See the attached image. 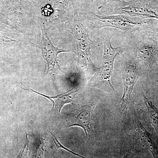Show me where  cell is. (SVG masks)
<instances>
[{"instance_id": "obj_1", "label": "cell", "mask_w": 158, "mask_h": 158, "mask_svg": "<svg viewBox=\"0 0 158 158\" xmlns=\"http://www.w3.org/2000/svg\"><path fill=\"white\" fill-rule=\"evenodd\" d=\"M103 47L102 64L91 79L92 86L105 92L112 94L116 90L111 83V76L115 59L121 52L122 49L120 47H113L109 37L104 38Z\"/></svg>"}, {"instance_id": "obj_2", "label": "cell", "mask_w": 158, "mask_h": 158, "mask_svg": "<svg viewBox=\"0 0 158 158\" xmlns=\"http://www.w3.org/2000/svg\"><path fill=\"white\" fill-rule=\"evenodd\" d=\"M73 32L77 42L78 61L80 63L90 67L96 73L99 69L94 64L91 59V45L94 41L90 39L88 31L82 23L76 21L73 23Z\"/></svg>"}, {"instance_id": "obj_3", "label": "cell", "mask_w": 158, "mask_h": 158, "mask_svg": "<svg viewBox=\"0 0 158 158\" xmlns=\"http://www.w3.org/2000/svg\"><path fill=\"white\" fill-rule=\"evenodd\" d=\"M117 3L115 11L116 13L144 18L158 20V14L151 8L144 0H132L123 2L115 0Z\"/></svg>"}, {"instance_id": "obj_4", "label": "cell", "mask_w": 158, "mask_h": 158, "mask_svg": "<svg viewBox=\"0 0 158 158\" xmlns=\"http://www.w3.org/2000/svg\"><path fill=\"white\" fill-rule=\"evenodd\" d=\"M41 30L42 37L41 42L40 44V47L43 57L46 62V73H48L50 72L56 71V69L61 70L58 62V55L61 53L73 52V51L70 50L62 49L55 46L49 37L44 24L43 25Z\"/></svg>"}, {"instance_id": "obj_5", "label": "cell", "mask_w": 158, "mask_h": 158, "mask_svg": "<svg viewBox=\"0 0 158 158\" xmlns=\"http://www.w3.org/2000/svg\"><path fill=\"white\" fill-rule=\"evenodd\" d=\"M138 78L137 65L134 62H128L125 66L123 74L124 89L120 100V107L123 113L127 110L131 94Z\"/></svg>"}, {"instance_id": "obj_6", "label": "cell", "mask_w": 158, "mask_h": 158, "mask_svg": "<svg viewBox=\"0 0 158 158\" xmlns=\"http://www.w3.org/2000/svg\"><path fill=\"white\" fill-rule=\"evenodd\" d=\"M94 15V19L100 23V27L115 28L123 31H131L141 26L143 23L135 21L120 15Z\"/></svg>"}, {"instance_id": "obj_7", "label": "cell", "mask_w": 158, "mask_h": 158, "mask_svg": "<svg viewBox=\"0 0 158 158\" xmlns=\"http://www.w3.org/2000/svg\"><path fill=\"white\" fill-rule=\"evenodd\" d=\"M96 104L86 105L80 108L71 118L68 127L77 126L81 127L85 131L87 138L94 135L92 119L94 110Z\"/></svg>"}, {"instance_id": "obj_8", "label": "cell", "mask_w": 158, "mask_h": 158, "mask_svg": "<svg viewBox=\"0 0 158 158\" xmlns=\"http://www.w3.org/2000/svg\"><path fill=\"white\" fill-rule=\"evenodd\" d=\"M136 125L137 135L141 144L151 152L153 158H158V138L148 131L140 120L136 121Z\"/></svg>"}, {"instance_id": "obj_9", "label": "cell", "mask_w": 158, "mask_h": 158, "mask_svg": "<svg viewBox=\"0 0 158 158\" xmlns=\"http://www.w3.org/2000/svg\"><path fill=\"white\" fill-rule=\"evenodd\" d=\"M22 85H23V88H23L24 90L32 91L34 93H37V94H39L40 95L50 100L53 103V107L52 108V112H57L59 113V115H60V112L64 105L67 104H73V100L75 98V95H76L77 92V89L72 88L67 91V92L61 94L57 96H49L37 92L33 89L25 86L22 84Z\"/></svg>"}, {"instance_id": "obj_10", "label": "cell", "mask_w": 158, "mask_h": 158, "mask_svg": "<svg viewBox=\"0 0 158 158\" xmlns=\"http://www.w3.org/2000/svg\"><path fill=\"white\" fill-rule=\"evenodd\" d=\"M156 52L155 48L150 44H143L137 49L138 59L147 65H152L154 62Z\"/></svg>"}, {"instance_id": "obj_11", "label": "cell", "mask_w": 158, "mask_h": 158, "mask_svg": "<svg viewBox=\"0 0 158 158\" xmlns=\"http://www.w3.org/2000/svg\"><path fill=\"white\" fill-rule=\"evenodd\" d=\"M143 99L149 121L158 134V109L144 94H143Z\"/></svg>"}, {"instance_id": "obj_12", "label": "cell", "mask_w": 158, "mask_h": 158, "mask_svg": "<svg viewBox=\"0 0 158 158\" xmlns=\"http://www.w3.org/2000/svg\"><path fill=\"white\" fill-rule=\"evenodd\" d=\"M139 151L131 147L125 155L121 158H133L139 152Z\"/></svg>"}, {"instance_id": "obj_13", "label": "cell", "mask_w": 158, "mask_h": 158, "mask_svg": "<svg viewBox=\"0 0 158 158\" xmlns=\"http://www.w3.org/2000/svg\"><path fill=\"white\" fill-rule=\"evenodd\" d=\"M26 138H27V144H26L23 151L19 154V155L16 158H27L28 157L27 153L28 149L29 141L28 140L27 134V135Z\"/></svg>"}, {"instance_id": "obj_14", "label": "cell", "mask_w": 158, "mask_h": 158, "mask_svg": "<svg viewBox=\"0 0 158 158\" xmlns=\"http://www.w3.org/2000/svg\"><path fill=\"white\" fill-rule=\"evenodd\" d=\"M110 1H111V0H106V2H105L101 6H100L99 7L98 9H101V8H102V7H103V6H105V5H106V4H107V3L109 2H110Z\"/></svg>"}, {"instance_id": "obj_15", "label": "cell", "mask_w": 158, "mask_h": 158, "mask_svg": "<svg viewBox=\"0 0 158 158\" xmlns=\"http://www.w3.org/2000/svg\"></svg>"}, {"instance_id": "obj_16", "label": "cell", "mask_w": 158, "mask_h": 158, "mask_svg": "<svg viewBox=\"0 0 158 158\" xmlns=\"http://www.w3.org/2000/svg\"><path fill=\"white\" fill-rule=\"evenodd\" d=\"M92 1H93V0H92Z\"/></svg>"}]
</instances>
